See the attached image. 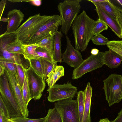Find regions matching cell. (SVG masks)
I'll use <instances>...</instances> for the list:
<instances>
[{
	"instance_id": "cell-1",
	"label": "cell",
	"mask_w": 122,
	"mask_h": 122,
	"mask_svg": "<svg viewBox=\"0 0 122 122\" xmlns=\"http://www.w3.org/2000/svg\"><path fill=\"white\" fill-rule=\"evenodd\" d=\"M97 22L91 19L83 10L76 18L71 25L75 48L82 52L86 49L94 36L93 30Z\"/></svg>"
},
{
	"instance_id": "cell-2",
	"label": "cell",
	"mask_w": 122,
	"mask_h": 122,
	"mask_svg": "<svg viewBox=\"0 0 122 122\" xmlns=\"http://www.w3.org/2000/svg\"><path fill=\"white\" fill-rule=\"evenodd\" d=\"M80 0H65L57 6L61 20V32L67 35L75 19L80 12Z\"/></svg>"
},
{
	"instance_id": "cell-3",
	"label": "cell",
	"mask_w": 122,
	"mask_h": 122,
	"mask_svg": "<svg viewBox=\"0 0 122 122\" xmlns=\"http://www.w3.org/2000/svg\"><path fill=\"white\" fill-rule=\"evenodd\" d=\"M52 16L41 15L39 13L30 17L15 31L21 42L28 44L31 38Z\"/></svg>"
},
{
	"instance_id": "cell-4",
	"label": "cell",
	"mask_w": 122,
	"mask_h": 122,
	"mask_svg": "<svg viewBox=\"0 0 122 122\" xmlns=\"http://www.w3.org/2000/svg\"><path fill=\"white\" fill-rule=\"evenodd\" d=\"M103 82L106 99L109 107L122 99V75L112 74Z\"/></svg>"
},
{
	"instance_id": "cell-5",
	"label": "cell",
	"mask_w": 122,
	"mask_h": 122,
	"mask_svg": "<svg viewBox=\"0 0 122 122\" xmlns=\"http://www.w3.org/2000/svg\"><path fill=\"white\" fill-rule=\"evenodd\" d=\"M0 96L7 107L10 118L22 116L5 72L0 76Z\"/></svg>"
},
{
	"instance_id": "cell-6",
	"label": "cell",
	"mask_w": 122,
	"mask_h": 122,
	"mask_svg": "<svg viewBox=\"0 0 122 122\" xmlns=\"http://www.w3.org/2000/svg\"><path fill=\"white\" fill-rule=\"evenodd\" d=\"M54 106L62 122H80L77 99L70 98L61 100L55 103Z\"/></svg>"
},
{
	"instance_id": "cell-7",
	"label": "cell",
	"mask_w": 122,
	"mask_h": 122,
	"mask_svg": "<svg viewBox=\"0 0 122 122\" xmlns=\"http://www.w3.org/2000/svg\"><path fill=\"white\" fill-rule=\"evenodd\" d=\"M77 87L70 82L62 84H55L47 90L49 93L47 99L50 102H53L73 98L77 93Z\"/></svg>"
},
{
	"instance_id": "cell-8",
	"label": "cell",
	"mask_w": 122,
	"mask_h": 122,
	"mask_svg": "<svg viewBox=\"0 0 122 122\" xmlns=\"http://www.w3.org/2000/svg\"><path fill=\"white\" fill-rule=\"evenodd\" d=\"M61 24V20L60 15H52L31 38L28 44L37 43L47 37L55 35L59 27Z\"/></svg>"
},
{
	"instance_id": "cell-9",
	"label": "cell",
	"mask_w": 122,
	"mask_h": 122,
	"mask_svg": "<svg viewBox=\"0 0 122 122\" xmlns=\"http://www.w3.org/2000/svg\"><path fill=\"white\" fill-rule=\"evenodd\" d=\"M104 54V52H99L97 55H91L84 60L78 67L74 69L72 79H77L86 73L102 67L104 65L102 62Z\"/></svg>"
},
{
	"instance_id": "cell-10",
	"label": "cell",
	"mask_w": 122,
	"mask_h": 122,
	"mask_svg": "<svg viewBox=\"0 0 122 122\" xmlns=\"http://www.w3.org/2000/svg\"><path fill=\"white\" fill-rule=\"evenodd\" d=\"M31 99L39 100L46 87L45 80L37 74L30 65L25 68Z\"/></svg>"
},
{
	"instance_id": "cell-11",
	"label": "cell",
	"mask_w": 122,
	"mask_h": 122,
	"mask_svg": "<svg viewBox=\"0 0 122 122\" xmlns=\"http://www.w3.org/2000/svg\"><path fill=\"white\" fill-rule=\"evenodd\" d=\"M5 73L7 77L11 90L18 102L22 116L27 117L29 115V111L25 102L22 88L16 76L5 68Z\"/></svg>"
},
{
	"instance_id": "cell-12",
	"label": "cell",
	"mask_w": 122,
	"mask_h": 122,
	"mask_svg": "<svg viewBox=\"0 0 122 122\" xmlns=\"http://www.w3.org/2000/svg\"><path fill=\"white\" fill-rule=\"evenodd\" d=\"M23 44L16 32L1 34L0 36V48L12 53L24 55Z\"/></svg>"
},
{
	"instance_id": "cell-13",
	"label": "cell",
	"mask_w": 122,
	"mask_h": 122,
	"mask_svg": "<svg viewBox=\"0 0 122 122\" xmlns=\"http://www.w3.org/2000/svg\"><path fill=\"white\" fill-rule=\"evenodd\" d=\"M66 38L67 47L65 52L62 53V61L75 69L80 65L84 60L79 51L72 46L68 36H66Z\"/></svg>"
},
{
	"instance_id": "cell-14",
	"label": "cell",
	"mask_w": 122,
	"mask_h": 122,
	"mask_svg": "<svg viewBox=\"0 0 122 122\" xmlns=\"http://www.w3.org/2000/svg\"><path fill=\"white\" fill-rule=\"evenodd\" d=\"M25 15L19 9H14L8 12L7 15L8 24L5 34L16 31L24 19Z\"/></svg>"
},
{
	"instance_id": "cell-15",
	"label": "cell",
	"mask_w": 122,
	"mask_h": 122,
	"mask_svg": "<svg viewBox=\"0 0 122 122\" xmlns=\"http://www.w3.org/2000/svg\"><path fill=\"white\" fill-rule=\"evenodd\" d=\"M99 19L104 22L115 35L122 38V29L118 20H116L99 7L95 6Z\"/></svg>"
},
{
	"instance_id": "cell-16",
	"label": "cell",
	"mask_w": 122,
	"mask_h": 122,
	"mask_svg": "<svg viewBox=\"0 0 122 122\" xmlns=\"http://www.w3.org/2000/svg\"><path fill=\"white\" fill-rule=\"evenodd\" d=\"M122 58L119 55L109 49L104 52L102 59L104 65L111 68H117L122 63Z\"/></svg>"
},
{
	"instance_id": "cell-17",
	"label": "cell",
	"mask_w": 122,
	"mask_h": 122,
	"mask_svg": "<svg viewBox=\"0 0 122 122\" xmlns=\"http://www.w3.org/2000/svg\"><path fill=\"white\" fill-rule=\"evenodd\" d=\"M84 92V107L82 122H91L90 111L92 88L90 82L87 83Z\"/></svg>"
},
{
	"instance_id": "cell-18",
	"label": "cell",
	"mask_w": 122,
	"mask_h": 122,
	"mask_svg": "<svg viewBox=\"0 0 122 122\" xmlns=\"http://www.w3.org/2000/svg\"><path fill=\"white\" fill-rule=\"evenodd\" d=\"M63 36L61 31H57L54 37V45L52 55L55 62L60 63L62 61L61 47V39Z\"/></svg>"
},
{
	"instance_id": "cell-19",
	"label": "cell",
	"mask_w": 122,
	"mask_h": 122,
	"mask_svg": "<svg viewBox=\"0 0 122 122\" xmlns=\"http://www.w3.org/2000/svg\"><path fill=\"white\" fill-rule=\"evenodd\" d=\"M64 69L62 66H57L51 71L47 76L46 81L49 87L55 84L56 82L64 75Z\"/></svg>"
},
{
	"instance_id": "cell-20",
	"label": "cell",
	"mask_w": 122,
	"mask_h": 122,
	"mask_svg": "<svg viewBox=\"0 0 122 122\" xmlns=\"http://www.w3.org/2000/svg\"><path fill=\"white\" fill-rule=\"evenodd\" d=\"M21 55L10 53L5 49L0 48V59L9 61L16 64L22 65L25 67L23 59Z\"/></svg>"
},
{
	"instance_id": "cell-21",
	"label": "cell",
	"mask_w": 122,
	"mask_h": 122,
	"mask_svg": "<svg viewBox=\"0 0 122 122\" xmlns=\"http://www.w3.org/2000/svg\"><path fill=\"white\" fill-rule=\"evenodd\" d=\"M39 47L37 43L32 44H24V47L25 58L28 60L39 58H40L37 54L36 49Z\"/></svg>"
},
{
	"instance_id": "cell-22",
	"label": "cell",
	"mask_w": 122,
	"mask_h": 122,
	"mask_svg": "<svg viewBox=\"0 0 122 122\" xmlns=\"http://www.w3.org/2000/svg\"><path fill=\"white\" fill-rule=\"evenodd\" d=\"M54 36H49L37 43L39 47L43 49L52 54Z\"/></svg>"
},
{
	"instance_id": "cell-23",
	"label": "cell",
	"mask_w": 122,
	"mask_h": 122,
	"mask_svg": "<svg viewBox=\"0 0 122 122\" xmlns=\"http://www.w3.org/2000/svg\"><path fill=\"white\" fill-rule=\"evenodd\" d=\"M44 75V79L45 80L47 78V76L51 71L57 66V63H52L41 57L39 58Z\"/></svg>"
},
{
	"instance_id": "cell-24",
	"label": "cell",
	"mask_w": 122,
	"mask_h": 122,
	"mask_svg": "<svg viewBox=\"0 0 122 122\" xmlns=\"http://www.w3.org/2000/svg\"><path fill=\"white\" fill-rule=\"evenodd\" d=\"M45 117L44 122H62L59 112L55 107L48 110Z\"/></svg>"
},
{
	"instance_id": "cell-25",
	"label": "cell",
	"mask_w": 122,
	"mask_h": 122,
	"mask_svg": "<svg viewBox=\"0 0 122 122\" xmlns=\"http://www.w3.org/2000/svg\"><path fill=\"white\" fill-rule=\"evenodd\" d=\"M93 3L95 6L99 7L114 19L118 20L116 14L108 3L107 0L105 2Z\"/></svg>"
},
{
	"instance_id": "cell-26",
	"label": "cell",
	"mask_w": 122,
	"mask_h": 122,
	"mask_svg": "<svg viewBox=\"0 0 122 122\" xmlns=\"http://www.w3.org/2000/svg\"><path fill=\"white\" fill-rule=\"evenodd\" d=\"M77 100L80 122H82L84 110L85 96L84 91H80L77 92Z\"/></svg>"
},
{
	"instance_id": "cell-27",
	"label": "cell",
	"mask_w": 122,
	"mask_h": 122,
	"mask_svg": "<svg viewBox=\"0 0 122 122\" xmlns=\"http://www.w3.org/2000/svg\"><path fill=\"white\" fill-rule=\"evenodd\" d=\"M107 45L109 49L115 52L122 58V40L109 41Z\"/></svg>"
},
{
	"instance_id": "cell-28",
	"label": "cell",
	"mask_w": 122,
	"mask_h": 122,
	"mask_svg": "<svg viewBox=\"0 0 122 122\" xmlns=\"http://www.w3.org/2000/svg\"><path fill=\"white\" fill-rule=\"evenodd\" d=\"M25 68L24 69L25 73V78L22 89L25 102L26 106H27L29 103L32 99L28 85L27 76L25 71Z\"/></svg>"
},
{
	"instance_id": "cell-29",
	"label": "cell",
	"mask_w": 122,
	"mask_h": 122,
	"mask_svg": "<svg viewBox=\"0 0 122 122\" xmlns=\"http://www.w3.org/2000/svg\"><path fill=\"white\" fill-rule=\"evenodd\" d=\"M30 65L35 72L44 79V75L39 58L29 60Z\"/></svg>"
},
{
	"instance_id": "cell-30",
	"label": "cell",
	"mask_w": 122,
	"mask_h": 122,
	"mask_svg": "<svg viewBox=\"0 0 122 122\" xmlns=\"http://www.w3.org/2000/svg\"><path fill=\"white\" fill-rule=\"evenodd\" d=\"M0 65H1L12 72L16 76L17 70L16 64L6 60L0 59Z\"/></svg>"
},
{
	"instance_id": "cell-31",
	"label": "cell",
	"mask_w": 122,
	"mask_h": 122,
	"mask_svg": "<svg viewBox=\"0 0 122 122\" xmlns=\"http://www.w3.org/2000/svg\"><path fill=\"white\" fill-rule=\"evenodd\" d=\"M16 66L17 70V76L16 77L22 88L25 79V73L24 69L25 68L22 65L17 64H16Z\"/></svg>"
},
{
	"instance_id": "cell-32",
	"label": "cell",
	"mask_w": 122,
	"mask_h": 122,
	"mask_svg": "<svg viewBox=\"0 0 122 122\" xmlns=\"http://www.w3.org/2000/svg\"><path fill=\"white\" fill-rule=\"evenodd\" d=\"M36 51L40 57L44 58L52 63L55 62L52 54L46 50L38 47L36 50Z\"/></svg>"
},
{
	"instance_id": "cell-33",
	"label": "cell",
	"mask_w": 122,
	"mask_h": 122,
	"mask_svg": "<svg viewBox=\"0 0 122 122\" xmlns=\"http://www.w3.org/2000/svg\"><path fill=\"white\" fill-rule=\"evenodd\" d=\"M91 40L93 44L98 46L107 45L109 41L108 39L100 34L94 35Z\"/></svg>"
},
{
	"instance_id": "cell-34",
	"label": "cell",
	"mask_w": 122,
	"mask_h": 122,
	"mask_svg": "<svg viewBox=\"0 0 122 122\" xmlns=\"http://www.w3.org/2000/svg\"><path fill=\"white\" fill-rule=\"evenodd\" d=\"M10 118L15 122H44L46 117L37 119H30L21 116Z\"/></svg>"
},
{
	"instance_id": "cell-35",
	"label": "cell",
	"mask_w": 122,
	"mask_h": 122,
	"mask_svg": "<svg viewBox=\"0 0 122 122\" xmlns=\"http://www.w3.org/2000/svg\"><path fill=\"white\" fill-rule=\"evenodd\" d=\"M108 28V26L104 22L98 19L94 29L93 34L95 35L100 34L103 31L107 30Z\"/></svg>"
},
{
	"instance_id": "cell-36",
	"label": "cell",
	"mask_w": 122,
	"mask_h": 122,
	"mask_svg": "<svg viewBox=\"0 0 122 122\" xmlns=\"http://www.w3.org/2000/svg\"><path fill=\"white\" fill-rule=\"evenodd\" d=\"M109 4L111 7L114 12L116 14L117 17V20L122 29V11L117 8L109 0H107Z\"/></svg>"
},
{
	"instance_id": "cell-37",
	"label": "cell",
	"mask_w": 122,
	"mask_h": 122,
	"mask_svg": "<svg viewBox=\"0 0 122 122\" xmlns=\"http://www.w3.org/2000/svg\"><path fill=\"white\" fill-rule=\"evenodd\" d=\"M0 110H1L5 116L10 118L9 114L7 107L0 96Z\"/></svg>"
},
{
	"instance_id": "cell-38",
	"label": "cell",
	"mask_w": 122,
	"mask_h": 122,
	"mask_svg": "<svg viewBox=\"0 0 122 122\" xmlns=\"http://www.w3.org/2000/svg\"><path fill=\"white\" fill-rule=\"evenodd\" d=\"M109 1L118 9L122 11V0H109Z\"/></svg>"
},
{
	"instance_id": "cell-39",
	"label": "cell",
	"mask_w": 122,
	"mask_h": 122,
	"mask_svg": "<svg viewBox=\"0 0 122 122\" xmlns=\"http://www.w3.org/2000/svg\"><path fill=\"white\" fill-rule=\"evenodd\" d=\"M6 2V0H1L0 2V20L4 12Z\"/></svg>"
},
{
	"instance_id": "cell-40",
	"label": "cell",
	"mask_w": 122,
	"mask_h": 122,
	"mask_svg": "<svg viewBox=\"0 0 122 122\" xmlns=\"http://www.w3.org/2000/svg\"><path fill=\"white\" fill-rule=\"evenodd\" d=\"M9 119L6 117L2 111L0 110V122H8Z\"/></svg>"
},
{
	"instance_id": "cell-41",
	"label": "cell",
	"mask_w": 122,
	"mask_h": 122,
	"mask_svg": "<svg viewBox=\"0 0 122 122\" xmlns=\"http://www.w3.org/2000/svg\"><path fill=\"white\" fill-rule=\"evenodd\" d=\"M111 122H122V108L119 112L117 117Z\"/></svg>"
},
{
	"instance_id": "cell-42",
	"label": "cell",
	"mask_w": 122,
	"mask_h": 122,
	"mask_svg": "<svg viewBox=\"0 0 122 122\" xmlns=\"http://www.w3.org/2000/svg\"><path fill=\"white\" fill-rule=\"evenodd\" d=\"M30 2L33 5L39 6L41 5V0H34L30 1H22Z\"/></svg>"
},
{
	"instance_id": "cell-43",
	"label": "cell",
	"mask_w": 122,
	"mask_h": 122,
	"mask_svg": "<svg viewBox=\"0 0 122 122\" xmlns=\"http://www.w3.org/2000/svg\"><path fill=\"white\" fill-rule=\"evenodd\" d=\"M99 52L98 50L96 48H93L92 49L91 53V55H96L98 54Z\"/></svg>"
},
{
	"instance_id": "cell-44",
	"label": "cell",
	"mask_w": 122,
	"mask_h": 122,
	"mask_svg": "<svg viewBox=\"0 0 122 122\" xmlns=\"http://www.w3.org/2000/svg\"><path fill=\"white\" fill-rule=\"evenodd\" d=\"M87 1L93 3H100L106 2L107 0H87Z\"/></svg>"
},
{
	"instance_id": "cell-45",
	"label": "cell",
	"mask_w": 122,
	"mask_h": 122,
	"mask_svg": "<svg viewBox=\"0 0 122 122\" xmlns=\"http://www.w3.org/2000/svg\"><path fill=\"white\" fill-rule=\"evenodd\" d=\"M5 68L2 66L0 65V76L4 74Z\"/></svg>"
},
{
	"instance_id": "cell-46",
	"label": "cell",
	"mask_w": 122,
	"mask_h": 122,
	"mask_svg": "<svg viewBox=\"0 0 122 122\" xmlns=\"http://www.w3.org/2000/svg\"><path fill=\"white\" fill-rule=\"evenodd\" d=\"M98 122H111L107 118L100 119Z\"/></svg>"
},
{
	"instance_id": "cell-47",
	"label": "cell",
	"mask_w": 122,
	"mask_h": 122,
	"mask_svg": "<svg viewBox=\"0 0 122 122\" xmlns=\"http://www.w3.org/2000/svg\"><path fill=\"white\" fill-rule=\"evenodd\" d=\"M8 122H15L12 120H11V119H10V118H9V120L8 121Z\"/></svg>"
}]
</instances>
